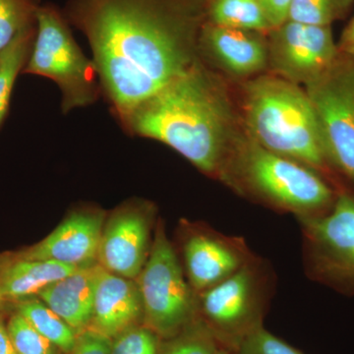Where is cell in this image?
<instances>
[{
	"label": "cell",
	"instance_id": "cell-14",
	"mask_svg": "<svg viewBox=\"0 0 354 354\" xmlns=\"http://www.w3.org/2000/svg\"><path fill=\"white\" fill-rule=\"evenodd\" d=\"M104 220L101 211L73 212L43 241L9 258L53 261L75 268L97 264Z\"/></svg>",
	"mask_w": 354,
	"mask_h": 354
},
{
	"label": "cell",
	"instance_id": "cell-30",
	"mask_svg": "<svg viewBox=\"0 0 354 354\" xmlns=\"http://www.w3.org/2000/svg\"><path fill=\"white\" fill-rule=\"evenodd\" d=\"M0 354H17L7 330L3 316L0 315Z\"/></svg>",
	"mask_w": 354,
	"mask_h": 354
},
{
	"label": "cell",
	"instance_id": "cell-12",
	"mask_svg": "<svg viewBox=\"0 0 354 354\" xmlns=\"http://www.w3.org/2000/svg\"><path fill=\"white\" fill-rule=\"evenodd\" d=\"M156 209L151 203L122 205L104 221L97 251V264L104 271L137 279L152 247Z\"/></svg>",
	"mask_w": 354,
	"mask_h": 354
},
{
	"label": "cell",
	"instance_id": "cell-5",
	"mask_svg": "<svg viewBox=\"0 0 354 354\" xmlns=\"http://www.w3.org/2000/svg\"><path fill=\"white\" fill-rule=\"evenodd\" d=\"M276 290V274L268 260L256 255L221 283L196 295L198 316L221 348L234 351L264 326Z\"/></svg>",
	"mask_w": 354,
	"mask_h": 354
},
{
	"label": "cell",
	"instance_id": "cell-22",
	"mask_svg": "<svg viewBox=\"0 0 354 354\" xmlns=\"http://www.w3.org/2000/svg\"><path fill=\"white\" fill-rule=\"evenodd\" d=\"M353 3L354 0H291L288 20L330 27L348 15Z\"/></svg>",
	"mask_w": 354,
	"mask_h": 354
},
{
	"label": "cell",
	"instance_id": "cell-16",
	"mask_svg": "<svg viewBox=\"0 0 354 354\" xmlns=\"http://www.w3.org/2000/svg\"><path fill=\"white\" fill-rule=\"evenodd\" d=\"M102 268L99 264L80 268L46 286L37 295L64 319L77 334L87 330Z\"/></svg>",
	"mask_w": 354,
	"mask_h": 354
},
{
	"label": "cell",
	"instance_id": "cell-10",
	"mask_svg": "<svg viewBox=\"0 0 354 354\" xmlns=\"http://www.w3.org/2000/svg\"><path fill=\"white\" fill-rule=\"evenodd\" d=\"M268 72L297 85L313 82L339 55L329 26L288 20L267 34Z\"/></svg>",
	"mask_w": 354,
	"mask_h": 354
},
{
	"label": "cell",
	"instance_id": "cell-7",
	"mask_svg": "<svg viewBox=\"0 0 354 354\" xmlns=\"http://www.w3.org/2000/svg\"><path fill=\"white\" fill-rule=\"evenodd\" d=\"M144 309V325L160 339L171 337L197 317L193 291L162 221L156 225L152 247L136 279Z\"/></svg>",
	"mask_w": 354,
	"mask_h": 354
},
{
	"label": "cell",
	"instance_id": "cell-15",
	"mask_svg": "<svg viewBox=\"0 0 354 354\" xmlns=\"http://www.w3.org/2000/svg\"><path fill=\"white\" fill-rule=\"evenodd\" d=\"M139 325H144V309L136 279L102 269L88 329L114 339Z\"/></svg>",
	"mask_w": 354,
	"mask_h": 354
},
{
	"label": "cell",
	"instance_id": "cell-2",
	"mask_svg": "<svg viewBox=\"0 0 354 354\" xmlns=\"http://www.w3.org/2000/svg\"><path fill=\"white\" fill-rule=\"evenodd\" d=\"M120 123L129 134L169 146L216 180L245 133L234 83L201 59Z\"/></svg>",
	"mask_w": 354,
	"mask_h": 354
},
{
	"label": "cell",
	"instance_id": "cell-20",
	"mask_svg": "<svg viewBox=\"0 0 354 354\" xmlns=\"http://www.w3.org/2000/svg\"><path fill=\"white\" fill-rule=\"evenodd\" d=\"M36 32L37 24L23 30L0 51V127L8 113L17 77L29 59Z\"/></svg>",
	"mask_w": 354,
	"mask_h": 354
},
{
	"label": "cell",
	"instance_id": "cell-25",
	"mask_svg": "<svg viewBox=\"0 0 354 354\" xmlns=\"http://www.w3.org/2000/svg\"><path fill=\"white\" fill-rule=\"evenodd\" d=\"M160 341L145 325L136 326L113 339L111 354H160Z\"/></svg>",
	"mask_w": 354,
	"mask_h": 354
},
{
	"label": "cell",
	"instance_id": "cell-1",
	"mask_svg": "<svg viewBox=\"0 0 354 354\" xmlns=\"http://www.w3.org/2000/svg\"><path fill=\"white\" fill-rule=\"evenodd\" d=\"M208 0H69L64 14L87 38L102 94L120 121L201 58Z\"/></svg>",
	"mask_w": 354,
	"mask_h": 354
},
{
	"label": "cell",
	"instance_id": "cell-31",
	"mask_svg": "<svg viewBox=\"0 0 354 354\" xmlns=\"http://www.w3.org/2000/svg\"><path fill=\"white\" fill-rule=\"evenodd\" d=\"M216 354H234L232 351H227V349L220 348Z\"/></svg>",
	"mask_w": 354,
	"mask_h": 354
},
{
	"label": "cell",
	"instance_id": "cell-6",
	"mask_svg": "<svg viewBox=\"0 0 354 354\" xmlns=\"http://www.w3.org/2000/svg\"><path fill=\"white\" fill-rule=\"evenodd\" d=\"M22 73L57 84L64 113L95 104L102 94L95 62L76 43L64 11L53 4L39 8L36 37Z\"/></svg>",
	"mask_w": 354,
	"mask_h": 354
},
{
	"label": "cell",
	"instance_id": "cell-26",
	"mask_svg": "<svg viewBox=\"0 0 354 354\" xmlns=\"http://www.w3.org/2000/svg\"><path fill=\"white\" fill-rule=\"evenodd\" d=\"M234 354H305L272 335L264 326L249 335L237 346Z\"/></svg>",
	"mask_w": 354,
	"mask_h": 354
},
{
	"label": "cell",
	"instance_id": "cell-24",
	"mask_svg": "<svg viewBox=\"0 0 354 354\" xmlns=\"http://www.w3.org/2000/svg\"><path fill=\"white\" fill-rule=\"evenodd\" d=\"M6 327L17 354H64L17 312L10 316Z\"/></svg>",
	"mask_w": 354,
	"mask_h": 354
},
{
	"label": "cell",
	"instance_id": "cell-29",
	"mask_svg": "<svg viewBox=\"0 0 354 354\" xmlns=\"http://www.w3.org/2000/svg\"><path fill=\"white\" fill-rule=\"evenodd\" d=\"M337 48L341 53L354 57V17L342 32Z\"/></svg>",
	"mask_w": 354,
	"mask_h": 354
},
{
	"label": "cell",
	"instance_id": "cell-17",
	"mask_svg": "<svg viewBox=\"0 0 354 354\" xmlns=\"http://www.w3.org/2000/svg\"><path fill=\"white\" fill-rule=\"evenodd\" d=\"M77 269L53 261L6 258L0 263V295L13 301L34 297Z\"/></svg>",
	"mask_w": 354,
	"mask_h": 354
},
{
	"label": "cell",
	"instance_id": "cell-9",
	"mask_svg": "<svg viewBox=\"0 0 354 354\" xmlns=\"http://www.w3.org/2000/svg\"><path fill=\"white\" fill-rule=\"evenodd\" d=\"M304 88L326 157L337 174L354 186V57L339 51L329 68Z\"/></svg>",
	"mask_w": 354,
	"mask_h": 354
},
{
	"label": "cell",
	"instance_id": "cell-32",
	"mask_svg": "<svg viewBox=\"0 0 354 354\" xmlns=\"http://www.w3.org/2000/svg\"><path fill=\"white\" fill-rule=\"evenodd\" d=\"M0 299H1V295H0Z\"/></svg>",
	"mask_w": 354,
	"mask_h": 354
},
{
	"label": "cell",
	"instance_id": "cell-23",
	"mask_svg": "<svg viewBox=\"0 0 354 354\" xmlns=\"http://www.w3.org/2000/svg\"><path fill=\"white\" fill-rule=\"evenodd\" d=\"M41 0H0V51L21 31L37 24Z\"/></svg>",
	"mask_w": 354,
	"mask_h": 354
},
{
	"label": "cell",
	"instance_id": "cell-19",
	"mask_svg": "<svg viewBox=\"0 0 354 354\" xmlns=\"http://www.w3.org/2000/svg\"><path fill=\"white\" fill-rule=\"evenodd\" d=\"M13 302L15 312L24 317L39 334L55 344L62 353H68L74 348L78 334L43 300L31 297Z\"/></svg>",
	"mask_w": 354,
	"mask_h": 354
},
{
	"label": "cell",
	"instance_id": "cell-13",
	"mask_svg": "<svg viewBox=\"0 0 354 354\" xmlns=\"http://www.w3.org/2000/svg\"><path fill=\"white\" fill-rule=\"evenodd\" d=\"M203 62L232 83L268 72L267 34L205 23L199 39Z\"/></svg>",
	"mask_w": 354,
	"mask_h": 354
},
{
	"label": "cell",
	"instance_id": "cell-8",
	"mask_svg": "<svg viewBox=\"0 0 354 354\" xmlns=\"http://www.w3.org/2000/svg\"><path fill=\"white\" fill-rule=\"evenodd\" d=\"M305 274L346 297H354V190L339 193L329 213L298 218Z\"/></svg>",
	"mask_w": 354,
	"mask_h": 354
},
{
	"label": "cell",
	"instance_id": "cell-3",
	"mask_svg": "<svg viewBox=\"0 0 354 354\" xmlns=\"http://www.w3.org/2000/svg\"><path fill=\"white\" fill-rule=\"evenodd\" d=\"M234 87L244 130L251 139L311 167L339 192L353 190L326 157L304 88L270 73L234 83Z\"/></svg>",
	"mask_w": 354,
	"mask_h": 354
},
{
	"label": "cell",
	"instance_id": "cell-11",
	"mask_svg": "<svg viewBox=\"0 0 354 354\" xmlns=\"http://www.w3.org/2000/svg\"><path fill=\"white\" fill-rule=\"evenodd\" d=\"M181 228L183 267L196 295L218 285L255 258L244 237L223 234L205 223H186Z\"/></svg>",
	"mask_w": 354,
	"mask_h": 354
},
{
	"label": "cell",
	"instance_id": "cell-21",
	"mask_svg": "<svg viewBox=\"0 0 354 354\" xmlns=\"http://www.w3.org/2000/svg\"><path fill=\"white\" fill-rule=\"evenodd\" d=\"M221 346L199 316L171 337L160 339V354H216Z\"/></svg>",
	"mask_w": 354,
	"mask_h": 354
},
{
	"label": "cell",
	"instance_id": "cell-27",
	"mask_svg": "<svg viewBox=\"0 0 354 354\" xmlns=\"http://www.w3.org/2000/svg\"><path fill=\"white\" fill-rule=\"evenodd\" d=\"M113 339L90 329L78 334L74 348L66 354H111Z\"/></svg>",
	"mask_w": 354,
	"mask_h": 354
},
{
	"label": "cell",
	"instance_id": "cell-28",
	"mask_svg": "<svg viewBox=\"0 0 354 354\" xmlns=\"http://www.w3.org/2000/svg\"><path fill=\"white\" fill-rule=\"evenodd\" d=\"M264 9L272 28L278 27L288 20L291 0H258Z\"/></svg>",
	"mask_w": 354,
	"mask_h": 354
},
{
	"label": "cell",
	"instance_id": "cell-18",
	"mask_svg": "<svg viewBox=\"0 0 354 354\" xmlns=\"http://www.w3.org/2000/svg\"><path fill=\"white\" fill-rule=\"evenodd\" d=\"M206 22L265 34L272 29L258 0H208Z\"/></svg>",
	"mask_w": 354,
	"mask_h": 354
},
{
	"label": "cell",
	"instance_id": "cell-4",
	"mask_svg": "<svg viewBox=\"0 0 354 354\" xmlns=\"http://www.w3.org/2000/svg\"><path fill=\"white\" fill-rule=\"evenodd\" d=\"M218 181L239 196L297 220L329 213L339 193L311 167L267 150L246 132Z\"/></svg>",
	"mask_w": 354,
	"mask_h": 354
}]
</instances>
